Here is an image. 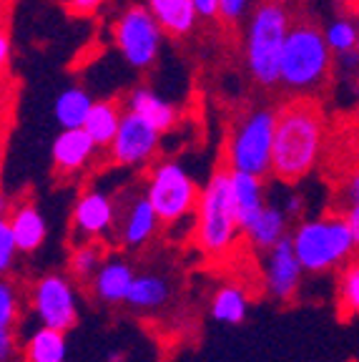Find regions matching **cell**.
<instances>
[{
	"label": "cell",
	"mask_w": 359,
	"mask_h": 362,
	"mask_svg": "<svg viewBox=\"0 0 359 362\" xmlns=\"http://www.w3.org/2000/svg\"><path fill=\"white\" fill-rule=\"evenodd\" d=\"M326 141L324 108L314 96H289L276 106L271 176L284 187L299 184L317 169Z\"/></svg>",
	"instance_id": "6da1fadb"
},
{
	"label": "cell",
	"mask_w": 359,
	"mask_h": 362,
	"mask_svg": "<svg viewBox=\"0 0 359 362\" xmlns=\"http://www.w3.org/2000/svg\"><path fill=\"white\" fill-rule=\"evenodd\" d=\"M289 6L279 0H259L252 16L244 23L242 56L252 83L259 88H279L281 81V53L286 35L292 30Z\"/></svg>",
	"instance_id": "7a4b0ae2"
},
{
	"label": "cell",
	"mask_w": 359,
	"mask_h": 362,
	"mask_svg": "<svg viewBox=\"0 0 359 362\" xmlns=\"http://www.w3.org/2000/svg\"><path fill=\"white\" fill-rule=\"evenodd\" d=\"M331 53L324 28L312 21H294L281 53L279 88L286 96H317L331 78Z\"/></svg>",
	"instance_id": "3957f363"
},
{
	"label": "cell",
	"mask_w": 359,
	"mask_h": 362,
	"mask_svg": "<svg viewBox=\"0 0 359 362\" xmlns=\"http://www.w3.org/2000/svg\"><path fill=\"white\" fill-rule=\"evenodd\" d=\"M196 244L211 259H221L234 249L236 237L242 234L239 216L231 197V169L219 164L201 187L196 206Z\"/></svg>",
	"instance_id": "277c9868"
},
{
	"label": "cell",
	"mask_w": 359,
	"mask_h": 362,
	"mask_svg": "<svg viewBox=\"0 0 359 362\" xmlns=\"http://www.w3.org/2000/svg\"><path fill=\"white\" fill-rule=\"evenodd\" d=\"M292 242L307 274L337 269L349 264L357 255V242L344 214L299 219L292 229Z\"/></svg>",
	"instance_id": "5b68a950"
},
{
	"label": "cell",
	"mask_w": 359,
	"mask_h": 362,
	"mask_svg": "<svg viewBox=\"0 0 359 362\" xmlns=\"http://www.w3.org/2000/svg\"><path fill=\"white\" fill-rule=\"evenodd\" d=\"M274 136H276V108L252 106L236 116L226 136L224 164L231 171L269 176L274 161Z\"/></svg>",
	"instance_id": "8992f818"
},
{
	"label": "cell",
	"mask_w": 359,
	"mask_h": 362,
	"mask_svg": "<svg viewBox=\"0 0 359 362\" xmlns=\"http://www.w3.org/2000/svg\"><path fill=\"white\" fill-rule=\"evenodd\" d=\"M143 194L153 204L163 224L176 226L186 216L196 214L201 189L179 158H158L146 174Z\"/></svg>",
	"instance_id": "52a82bcc"
},
{
	"label": "cell",
	"mask_w": 359,
	"mask_h": 362,
	"mask_svg": "<svg viewBox=\"0 0 359 362\" xmlns=\"http://www.w3.org/2000/svg\"><path fill=\"white\" fill-rule=\"evenodd\" d=\"M166 30L148 6H129L113 21V45L134 71H148L158 63Z\"/></svg>",
	"instance_id": "ba28073f"
},
{
	"label": "cell",
	"mask_w": 359,
	"mask_h": 362,
	"mask_svg": "<svg viewBox=\"0 0 359 362\" xmlns=\"http://www.w3.org/2000/svg\"><path fill=\"white\" fill-rule=\"evenodd\" d=\"M30 310L45 327L71 332L81 320L78 292L71 274L48 272L40 274L30 289Z\"/></svg>",
	"instance_id": "9c48e42d"
},
{
	"label": "cell",
	"mask_w": 359,
	"mask_h": 362,
	"mask_svg": "<svg viewBox=\"0 0 359 362\" xmlns=\"http://www.w3.org/2000/svg\"><path fill=\"white\" fill-rule=\"evenodd\" d=\"M161 139H163V131H158L146 119H141L139 113L126 108L116 139L106 148L108 158L116 166H124V169L151 166L156 161L158 148H161Z\"/></svg>",
	"instance_id": "30bf717a"
},
{
	"label": "cell",
	"mask_w": 359,
	"mask_h": 362,
	"mask_svg": "<svg viewBox=\"0 0 359 362\" xmlns=\"http://www.w3.org/2000/svg\"><path fill=\"white\" fill-rule=\"evenodd\" d=\"M118 206L103 189H83L71 211V232L76 242H101L116 229Z\"/></svg>",
	"instance_id": "8fae6325"
},
{
	"label": "cell",
	"mask_w": 359,
	"mask_h": 362,
	"mask_svg": "<svg viewBox=\"0 0 359 362\" xmlns=\"http://www.w3.org/2000/svg\"><path fill=\"white\" fill-rule=\"evenodd\" d=\"M304 267L297 257L292 234L281 239L279 244L264 252L261 259V277H264V289L274 302H292L302 289Z\"/></svg>",
	"instance_id": "7c38bea8"
},
{
	"label": "cell",
	"mask_w": 359,
	"mask_h": 362,
	"mask_svg": "<svg viewBox=\"0 0 359 362\" xmlns=\"http://www.w3.org/2000/svg\"><path fill=\"white\" fill-rule=\"evenodd\" d=\"M161 216L153 209V204L148 202L146 194H136L129 199L126 209L118 214L116 234L118 244L129 252H139L143 249L153 237H156L158 226H161Z\"/></svg>",
	"instance_id": "4fadbf2b"
},
{
	"label": "cell",
	"mask_w": 359,
	"mask_h": 362,
	"mask_svg": "<svg viewBox=\"0 0 359 362\" xmlns=\"http://www.w3.org/2000/svg\"><path fill=\"white\" fill-rule=\"evenodd\" d=\"M98 144L93 136L81 126V129H61L51 144V161L56 174L76 176L93 161Z\"/></svg>",
	"instance_id": "5bb4252c"
},
{
	"label": "cell",
	"mask_w": 359,
	"mask_h": 362,
	"mask_svg": "<svg viewBox=\"0 0 359 362\" xmlns=\"http://www.w3.org/2000/svg\"><path fill=\"white\" fill-rule=\"evenodd\" d=\"M134 279H136L134 264L129 259H124V257L111 255L98 267V272L93 274L88 287L98 302H103L108 307H116V305H126V297H129Z\"/></svg>",
	"instance_id": "9a60e30c"
},
{
	"label": "cell",
	"mask_w": 359,
	"mask_h": 362,
	"mask_svg": "<svg viewBox=\"0 0 359 362\" xmlns=\"http://www.w3.org/2000/svg\"><path fill=\"white\" fill-rule=\"evenodd\" d=\"M124 106L129 111L139 113L141 119H146L148 124L156 126L163 134H169L179 124V108H176V103H171L169 98H163L156 88H148V86L131 88Z\"/></svg>",
	"instance_id": "2e32d148"
},
{
	"label": "cell",
	"mask_w": 359,
	"mask_h": 362,
	"mask_svg": "<svg viewBox=\"0 0 359 362\" xmlns=\"http://www.w3.org/2000/svg\"><path fill=\"white\" fill-rule=\"evenodd\" d=\"M8 221H11L13 237H16L18 252H20V255H35L45 244L48 221H45L43 211L38 209V204L18 202L16 206H13Z\"/></svg>",
	"instance_id": "e0dca14e"
},
{
	"label": "cell",
	"mask_w": 359,
	"mask_h": 362,
	"mask_svg": "<svg viewBox=\"0 0 359 362\" xmlns=\"http://www.w3.org/2000/svg\"><path fill=\"white\" fill-rule=\"evenodd\" d=\"M289 226H292V216L286 214L284 206L279 202H266L264 209L259 211V216L252 221V226L244 232V237H247V242L257 252L264 255L274 244H279L281 239H286L292 234Z\"/></svg>",
	"instance_id": "ac0fdd59"
},
{
	"label": "cell",
	"mask_w": 359,
	"mask_h": 362,
	"mask_svg": "<svg viewBox=\"0 0 359 362\" xmlns=\"http://www.w3.org/2000/svg\"><path fill=\"white\" fill-rule=\"evenodd\" d=\"M231 197H234V209L244 234L259 216V211L264 209V204L269 202L264 179L257 174H247V171H231Z\"/></svg>",
	"instance_id": "d6986e66"
},
{
	"label": "cell",
	"mask_w": 359,
	"mask_h": 362,
	"mask_svg": "<svg viewBox=\"0 0 359 362\" xmlns=\"http://www.w3.org/2000/svg\"><path fill=\"white\" fill-rule=\"evenodd\" d=\"M146 6L169 38H186L201 21L194 0H146Z\"/></svg>",
	"instance_id": "ffe728a7"
},
{
	"label": "cell",
	"mask_w": 359,
	"mask_h": 362,
	"mask_svg": "<svg viewBox=\"0 0 359 362\" xmlns=\"http://www.w3.org/2000/svg\"><path fill=\"white\" fill-rule=\"evenodd\" d=\"M171 294H174V287L166 274L143 272V274H136L129 297H126V307L134 312H158L171 302Z\"/></svg>",
	"instance_id": "44dd1931"
},
{
	"label": "cell",
	"mask_w": 359,
	"mask_h": 362,
	"mask_svg": "<svg viewBox=\"0 0 359 362\" xmlns=\"http://www.w3.org/2000/svg\"><path fill=\"white\" fill-rule=\"evenodd\" d=\"M249 307H252V302H249V294L242 284H224L213 292L208 315H211L213 322L236 327V325L247 322Z\"/></svg>",
	"instance_id": "7402d4cb"
},
{
	"label": "cell",
	"mask_w": 359,
	"mask_h": 362,
	"mask_svg": "<svg viewBox=\"0 0 359 362\" xmlns=\"http://www.w3.org/2000/svg\"><path fill=\"white\" fill-rule=\"evenodd\" d=\"M68 332L45 327L40 325L38 329L28 334L25 345H23V362H66L68 360Z\"/></svg>",
	"instance_id": "603a6c76"
},
{
	"label": "cell",
	"mask_w": 359,
	"mask_h": 362,
	"mask_svg": "<svg viewBox=\"0 0 359 362\" xmlns=\"http://www.w3.org/2000/svg\"><path fill=\"white\" fill-rule=\"evenodd\" d=\"M93 103V96L83 86H68L53 101V119L61 129H81V126H86Z\"/></svg>",
	"instance_id": "cb8c5ba5"
},
{
	"label": "cell",
	"mask_w": 359,
	"mask_h": 362,
	"mask_svg": "<svg viewBox=\"0 0 359 362\" xmlns=\"http://www.w3.org/2000/svg\"><path fill=\"white\" fill-rule=\"evenodd\" d=\"M124 111H126L124 103L113 101V98H103V101L93 103L83 129L93 136V141L98 144V148H108L113 144V139L118 134V126H121V119H124Z\"/></svg>",
	"instance_id": "d4e9b609"
},
{
	"label": "cell",
	"mask_w": 359,
	"mask_h": 362,
	"mask_svg": "<svg viewBox=\"0 0 359 362\" xmlns=\"http://www.w3.org/2000/svg\"><path fill=\"white\" fill-rule=\"evenodd\" d=\"M103 259H106V255H103L98 242H76L71 247V255H68V274L76 282L88 284L98 272V267L103 264Z\"/></svg>",
	"instance_id": "484cf974"
},
{
	"label": "cell",
	"mask_w": 359,
	"mask_h": 362,
	"mask_svg": "<svg viewBox=\"0 0 359 362\" xmlns=\"http://www.w3.org/2000/svg\"><path fill=\"white\" fill-rule=\"evenodd\" d=\"M326 43H329L334 58H344L359 53V23L347 16L331 18L324 25Z\"/></svg>",
	"instance_id": "4316f807"
},
{
	"label": "cell",
	"mask_w": 359,
	"mask_h": 362,
	"mask_svg": "<svg viewBox=\"0 0 359 362\" xmlns=\"http://www.w3.org/2000/svg\"><path fill=\"white\" fill-rule=\"evenodd\" d=\"M339 305L347 315L359 317V259H352L339 272Z\"/></svg>",
	"instance_id": "83f0119b"
},
{
	"label": "cell",
	"mask_w": 359,
	"mask_h": 362,
	"mask_svg": "<svg viewBox=\"0 0 359 362\" xmlns=\"http://www.w3.org/2000/svg\"><path fill=\"white\" fill-rule=\"evenodd\" d=\"M342 214L349 221L354 234V242H357V252H359V169L344 181L342 187Z\"/></svg>",
	"instance_id": "f1b7e54d"
},
{
	"label": "cell",
	"mask_w": 359,
	"mask_h": 362,
	"mask_svg": "<svg viewBox=\"0 0 359 362\" xmlns=\"http://www.w3.org/2000/svg\"><path fill=\"white\" fill-rule=\"evenodd\" d=\"M259 0H219V21L226 25H244Z\"/></svg>",
	"instance_id": "f546056e"
},
{
	"label": "cell",
	"mask_w": 359,
	"mask_h": 362,
	"mask_svg": "<svg viewBox=\"0 0 359 362\" xmlns=\"http://www.w3.org/2000/svg\"><path fill=\"white\" fill-rule=\"evenodd\" d=\"M20 315V297L11 282L0 284V327H11L18 322Z\"/></svg>",
	"instance_id": "4dcf8cb0"
},
{
	"label": "cell",
	"mask_w": 359,
	"mask_h": 362,
	"mask_svg": "<svg viewBox=\"0 0 359 362\" xmlns=\"http://www.w3.org/2000/svg\"><path fill=\"white\" fill-rule=\"evenodd\" d=\"M18 255H20V252H18L16 237H13L11 221H8V216H3V221H0V272H3V274L11 272Z\"/></svg>",
	"instance_id": "1f68e13d"
},
{
	"label": "cell",
	"mask_w": 359,
	"mask_h": 362,
	"mask_svg": "<svg viewBox=\"0 0 359 362\" xmlns=\"http://www.w3.org/2000/svg\"><path fill=\"white\" fill-rule=\"evenodd\" d=\"M103 3L106 0H63V6L71 16H81V18H88L95 16V13L101 11Z\"/></svg>",
	"instance_id": "d6a6232c"
},
{
	"label": "cell",
	"mask_w": 359,
	"mask_h": 362,
	"mask_svg": "<svg viewBox=\"0 0 359 362\" xmlns=\"http://www.w3.org/2000/svg\"><path fill=\"white\" fill-rule=\"evenodd\" d=\"M279 204H281V206H284L286 214L292 216V221L302 216V211H304V202H302V197H299V194H297V189H286V192H284V199H281Z\"/></svg>",
	"instance_id": "836d02e7"
},
{
	"label": "cell",
	"mask_w": 359,
	"mask_h": 362,
	"mask_svg": "<svg viewBox=\"0 0 359 362\" xmlns=\"http://www.w3.org/2000/svg\"><path fill=\"white\" fill-rule=\"evenodd\" d=\"M201 21H219V0H194Z\"/></svg>",
	"instance_id": "e575fe53"
},
{
	"label": "cell",
	"mask_w": 359,
	"mask_h": 362,
	"mask_svg": "<svg viewBox=\"0 0 359 362\" xmlns=\"http://www.w3.org/2000/svg\"><path fill=\"white\" fill-rule=\"evenodd\" d=\"M13 347H16V342H13V329L11 327H0V360H3V362L11 360Z\"/></svg>",
	"instance_id": "d590c367"
},
{
	"label": "cell",
	"mask_w": 359,
	"mask_h": 362,
	"mask_svg": "<svg viewBox=\"0 0 359 362\" xmlns=\"http://www.w3.org/2000/svg\"><path fill=\"white\" fill-rule=\"evenodd\" d=\"M11 51H13L11 35H8V28H3V33H0V63H3V68L11 66Z\"/></svg>",
	"instance_id": "8d00e7d4"
},
{
	"label": "cell",
	"mask_w": 359,
	"mask_h": 362,
	"mask_svg": "<svg viewBox=\"0 0 359 362\" xmlns=\"http://www.w3.org/2000/svg\"><path fill=\"white\" fill-rule=\"evenodd\" d=\"M279 3H284V6H292V3H297V0H279Z\"/></svg>",
	"instance_id": "74e56055"
},
{
	"label": "cell",
	"mask_w": 359,
	"mask_h": 362,
	"mask_svg": "<svg viewBox=\"0 0 359 362\" xmlns=\"http://www.w3.org/2000/svg\"><path fill=\"white\" fill-rule=\"evenodd\" d=\"M357 23H359V16H357Z\"/></svg>",
	"instance_id": "f35d334b"
}]
</instances>
